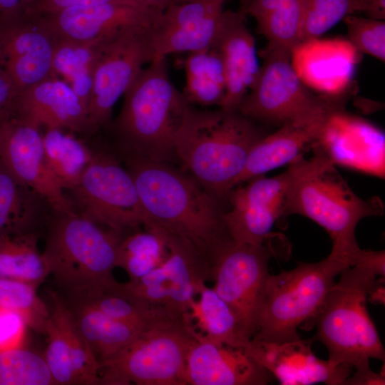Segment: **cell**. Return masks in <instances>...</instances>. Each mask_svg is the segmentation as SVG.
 Returning a JSON list of instances; mask_svg holds the SVG:
<instances>
[{"instance_id":"cell-1","label":"cell","mask_w":385,"mask_h":385,"mask_svg":"<svg viewBox=\"0 0 385 385\" xmlns=\"http://www.w3.org/2000/svg\"><path fill=\"white\" fill-rule=\"evenodd\" d=\"M310 158L299 156L289 163L287 176L284 217L304 216L323 227L332 240L330 257L349 267L360 266L366 250L356 242L355 230L364 217L381 215L379 198L357 196L319 144Z\"/></svg>"},{"instance_id":"cell-2","label":"cell","mask_w":385,"mask_h":385,"mask_svg":"<svg viewBox=\"0 0 385 385\" xmlns=\"http://www.w3.org/2000/svg\"><path fill=\"white\" fill-rule=\"evenodd\" d=\"M116 155L134 181L147 221L189 240L206 257L215 242L230 237L220 201L190 175L168 162Z\"/></svg>"},{"instance_id":"cell-3","label":"cell","mask_w":385,"mask_h":385,"mask_svg":"<svg viewBox=\"0 0 385 385\" xmlns=\"http://www.w3.org/2000/svg\"><path fill=\"white\" fill-rule=\"evenodd\" d=\"M267 133L238 111L188 104L174 149L190 175L221 202L236 186L252 147Z\"/></svg>"},{"instance_id":"cell-4","label":"cell","mask_w":385,"mask_h":385,"mask_svg":"<svg viewBox=\"0 0 385 385\" xmlns=\"http://www.w3.org/2000/svg\"><path fill=\"white\" fill-rule=\"evenodd\" d=\"M123 96L118 115L103 129L113 150L168 163L176 158L175 139L188 103L170 78L165 57L143 68Z\"/></svg>"},{"instance_id":"cell-5","label":"cell","mask_w":385,"mask_h":385,"mask_svg":"<svg viewBox=\"0 0 385 385\" xmlns=\"http://www.w3.org/2000/svg\"><path fill=\"white\" fill-rule=\"evenodd\" d=\"M42 253L49 274L65 294L108 287L116 282L113 271L124 236L74 211L51 209Z\"/></svg>"},{"instance_id":"cell-6","label":"cell","mask_w":385,"mask_h":385,"mask_svg":"<svg viewBox=\"0 0 385 385\" xmlns=\"http://www.w3.org/2000/svg\"><path fill=\"white\" fill-rule=\"evenodd\" d=\"M314 317L316 334L327 349L331 362L351 368L374 359L384 361L385 351L366 308L376 287V274L364 266L340 272Z\"/></svg>"},{"instance_id":"cell-7","label":"cell","mask_w":385,"mask_h":385,"mask_svg":"<svg viewBox=\"0 0 385 385\" xmlns=\"http://www.w3.org/2000/svg\"><path fill=\"white\" fill-rule=\"evenodd\" d=\"M345 263L329 255L269 274L252 339L281 343L300 339L297 328L312 319Z\"/></svg>"},{"instance_id":"cell-8","label":"cell","mask_w":385,"mask_h":385,"mask_svg":"<svg viewBox=\"0 0 385 385\" xmlns=\"http://www.w3.org/2000/svg\"><path fill=\"white\" fill-rule=\"evenodd\" d=\"M88 139L92 159L79 183L64 191L74 212L123 235L143 227L147 217L130 174L108 142Z\"/></svg>"},{"instance_id":"cell-9","label":"cell","mask_w":385,"mask_h":385,"mask_svg":"<svg viewBox=\"0 0 385 385\" xmlns=\"http://www.w3.org/2000/svg\"><path fill=\"white\" fill-rule=\"evenodd\" d=\"M193 339L185 319L144 330L99 364L100 385H188L186 361Z\"/></svg>"},{"instance_id":"cell-10","label":"cell","mask_w":385,"mask_h":385,"mask_svg":"<svg viewBox=\"0 0 385 385\" xmlns=\"http://www.w3.org/2000/svg\"><path fill=\"white\" fill-rule=\"evenodd\" d=\"M257 77L238 107L245 117L260 123L280 126L327 109L345 106L348 93L315 96L298 76L292 53L266 46Z\"/></svg>"},{"instance_id":"cell-11","label":"cell","mask_w":385,"mask_h":385,"mask_svg":"<svg viewBox=\"0 0 385 385\" xmlns=\"http://www.w3.org/2000/svg\"><path fill=\"white\" fill-rule=\"evenodd\" d=\"M272 256L267 242L243 245L230 237L215 242L207 255L213 289L230 307L242 332L250 339L256 332Z\"/></svg>"},{"instance_id":"cell-12","label":"cell","mask_w":385,"mask_h":385,"mask_svg":"<svg viewBox=\"0 0 385 385\" xmlns=\"http://www.w3.org/2000/svg\"><path fill=\"white\" fill-rule=\"evenodd\" d=\"M151 27H130L101 43L92 71L87 108L93 136L108 125L117 101L143 66L153 61Z\"/></svg>"},{"instance_id":"cell-13","label":"cell","mask_w":385,"mask_h":385,"mask_svg":"<svg viewBox=\"0 0 385 385\" xmlns=\"http://www.w3.org/2000/svg\"><path fill=\"white\" fill-rule=\"evenodd\" d=\"M168 232L169 251L165 260L145 276L120 284L152 308L183 319L201 287L211 279V272L207 257L191 242Z\"/></svg>"},{"instance_id":"cell-14","label":"cell","mask_w":385,"mask_h":385,"mask_svg":"<svg viewBox=\"0 0 385 385\" xmlns=\"http://www.w3.org/2000/svg\"><path fill=\"white\" fill-rule=\"evenodd\" d=\"M60 38L41 15L23 10L0 14V49L15 94L53 73Z\"/></svg>"},{"instance_id":"cell-15","label":"cell","mask_w":385,"mask_h":385,"mask_svg":"<svg viewBox=\"0 0 385 385\" xmlns=\"http://www.w3.org/2000/svg\"><path fill=\"white\" fill-rule=\"evenodd\" d=\"M39 126L9 113L0 116V160L21 182L39 193L52 209L74 211L50 172Z\"/></svg>"},{"instance_id":"cell-16","label":"cell","mask_w":385,"mask_h":385,"mask_svg":"<svg viewBox=\"0 0 385 385\" xmlns=\"http://www.w3.org/2000/svg\"><path fill=\"white\" fill-rule=\"evenodd\" d=\"M233 188L224 212L227 233L234 242L259 245L268 240L274 223L284 217L287 176L255 177Z\"/></svg>"},{"instance_id":"cell-17","label":"cell","mask_w":385,"mask_h":385,"mask_svg":"<svg viewBox=\"0 0 385 385\" xmlns=\"http://www.w3.org/2000/svg\"><path fill=\"white\" fill-rule=\"evenodd\" d=\"M163 11L139 4L110 3L41 14L60 40L90 43L137 26H153Z\"/></svg>"},{"instance_id":"cell-18","label":"cell","mask_w":385,"mask_h":385,"mask_svg":"<svg viewBox=\"0 0 385 385\" xmlns=\"http://www.w3.org/2000/svg\"><path fill=\"white\" fill-rule=\"evenodd\" d=\"M10 114L40 128H61L91 138L87 109L71 86L53 76L16 93Z\"/></svg>"},{"instance_id":"cell-19","label":"cell","mask_w":385,"mask_h":385,"mask_svg":"<svg viewBox=\"0 0 385 385\" xmlns=\"http://www.w3.org/2000/svg\"><path fill=\"white\" fill-rule=\"evenodd\" d=\"M313 341L273 343L251 339L245 349L281 384H344L352 368L317 358L312 351Z\"/></svg>"},{"instance_id":"cell-20","label":"cell","mask_w":385,"mask_h":385,"mask_svg":"<svg viewBox=\"0 0 385 385\" xmlns=\"http://www.w3.org/2000/svg\"><path fill=\"white\" fill-rule=\"evenodd\" d=\"M186 361L188 385H265L273 376L245 349L209 342L192 329Z\"/></svg>"},{"instance_id":"cell-21","label":"cell","mask_w":385,"mask_h":385,"mask_svg":"<svg viewBox=\"0 0 385 385\" xmlns=\"http://www.w3.org/2000/svg\"><path fill=\"white\" fill-rule=\"evenodd\" d=\"M344 108L334 107L289 121L267 133L250 150L236 186L303 155L307 147L319 141L329 118Z\"/></svg>"},{"instance_id":"cell-22","label":"cell","mask_w":385,"mask_h":385,"mask_svg":"<svg viewBox=\"0 0 385 385\" xmlns=\"http://www.w3.org/2000/svg\"><path fill=\"white\" fill-rule=\"evenodd\" d=\"M242 12L224 10L215 44L220 51L225 75V93L220 108L237 111L254 84L260 70L254 36Z\"/></svg>"},{"instance_id":"cell-23","label":"cell","mask_w":385,"mask_h":385,"mask_svg":"<svg viewBox=\"0 0 385 385\" xmlns=\"http://www.w3.org/2000/svg\"><path fill=\"white\" fill-rule=\"evenodd\" d=\"M313 41L319 55L314 50V56L299 45L297 46L310 54L309 57L297 48L292 51L307 57L292 53V62L298 76L303 82H307L305 83L322 91L326 70V93L331 96L344 93V89L348 88L358 51L349 41H319L317 38Z\"/></svg>"},{"instance_id":"cell-24","label":"cell","mask_w":385,"mask_h":385,"mask_svg":"<svg viewBox=\"0 0 385 385\" xmlns=\"http://www.w3.org/2000/svg\"><path fill=\"white\" fill-rule=\"evenodd\" d=\"M52 207L0 160V236L44 232Z\"/></svg>"},{"instance_id":"cell-25","label":"cell","mask_w":385,"mask_h":385,"mask_svg":"<svg viewBox=\"0 0 385 385\" xmlns=\"http://www.w3.org/2000/svg\"><path fill=\"white\" fill-rule=\"evenodd\" d=\"M62 297L99 364L118 353L143 332L78 299Z\"/></svg>"},{"instance_id":"cell-26","label":"cell","mask_w":385,"mask_h":385,"mask_svg":"<svg viewBox=\"0 0 385 385\" xmlns=\"http://www.w3.org/2000/svg\"><path fill=\"white\" fill-rule=\"evenodd\" d=\"M185 314L194 331L218 344L246 349L250 339L242 332L230 307L205 283Z\"/></svg>"},{"instance_id":"cell-27","label":"cell","mask_w":385,"mask_h":385,"mask_svg":"<svg viewBox=\"0 0 385 385\" xmlns=\"http://www.w3.org/2000/svg\"><path fill=\"white\" fill-rule=\"evenodd\" d=\"M78 299L108 317L144 331L183 320L157 310L125 292L120 282L81 292L64 294Z\"/></svg>"},{"instance_id":"cell-28","label":"cell","mask_w":385,"mask_h":385,"mask_svg":"<svg viewBox=\"0 0 385 385\" xmlns=\"http://www.w3.org/2000/svg\"><path fill=\"white\" fill-rule=\"evenodd\" d=\"M61 128H45L43 141L47 166L65 191L80 181L93 157L89 139Z\"/></svg>"},{"instance_id":"cell-29","label":"cell","mask_w":385,"mask_h":385,"mask_svg":"<svg viewBox=\"0 0 385 385\" xmlns=\"http://www.w3.org/2000/svg\"><path fill=\"white\" fill-rule=\"evenodd\" d=\"M143 227L124 235L118 245L115 267L123 269L129 280H136L149 274L168 254V230L150 220Z\"/></svg>"},{"instance_id":"cell-30","label":"cell","mask_w":385,"mask_h":385,"mask_svg":"<svg viewBox=\"0 0 385 385\" xmlns=\"http://www.w3.org/2000/svg\"><path fill=\"white\" fill-rule=\"evenodd\" d=\"M184 68L185 85L183 93L188 103L220 108L225 93V75L218 49L213 46L189 53Z\"/></svg>"},{"instance_id":"cell-31","label":"cell","mask_w":385,"mask_h":385,"mask_svg":"<svg viewBox=\"0 0 385 385\" xmlns=\"http://www.w3.org/2000/svg\"><path fill=\"white\" fill-rule=\"evenodd\" d=\"M39 233L0 236V277L38 287L49 275L38 248Z\"/></svg>"},{"instance_id":"cell-32","label":"cell","mask_w":385,"mask_h":385,"mask_svg":"<svg viewBox=\"0 0 385 385\" xmlns=\"http://www.w3.org/2000/svg\"><path fill=\"white\" fill-rule=\"evenodd\" d=\"M219 14L163 31H151L153 59L180 52H196L213 47L221 28Z\"/></svg>"},{"instance_id":"cell-33","label":"cell","mask_w":385,"mask_h":385,"mask_svg":"<svg viewBox=\"0 0 385 385\" xmlns=\"http://www.w3.org/2000/svg\"><path fill=\"white\" fill-rule=\"evenodd\" d=\"M50 312L58 320L69 350L76 384L100 385L99 363L62 295L49 292Z\"/></svg>"},{"instance_id":"cell-34","label":"cell","mask_w":385,"mask_h":385,"mask_svg":"<svg viewBox=\"0 0 385 385\" xmlns=\"http://www.w3.org/2000/svg\"><path fill=\"white\" fill-rule=\"evenodd\" d=\"M79 43L60 40L53 59V73L63 76L88 108L92 71L101 43Z\"/></svg>"},{"instance_id":"cell-35","label":"cell","mask_w":385,"mask_h":385,"mask_svg":"<svg viewBox=\"0 0 385 385\" xmlns=\"http://www.w3.org/2000/svg\"><path fill=\"white\" fill-rule=\"evenodd\" d=\"M0 385H56L43 354L24 346L0 351Z\"/></svg>"},{"instance_id":"cell-36","label":"cell","mask_w":385,"mask_h":385,"mask_svg":"<svg viewBox=\"0 0 385 385\" xmlns=\"http://www.w3.org/2000/svg\"><path fill=\"white\" fill-rule=\"evenodd\" d=\"M38 287L0 277V307L19 314L29 327L44 334L50 309L37 294Z\"/></svg>"},{"instance_id":"cell-37","label":"cell","mask_w":385,"mask_h":385,"mask_svg":"<svg viewBox=\"0 0 385 385\" xmlns=\"http://www.w3.org/2000/svg\"><path fill=\"white\" fill-rule=\"evenodd\" d=\"M365 2L366 0H305L300 43L318 38L347 16L361 12Z\"/></svg>"},{"instance_id":"cell-38","label":"cell","mask_w":385,"mask_h":385,"mask_svg":"<svg viewBox=\"0 0 385 385\" xmlns=\"http://www.w3.org/2000/svg\"><path fill=\"white\" fill-rule=\"evenodd\" d=\"M44 335L48 338V345L43 355L55 384H76L64 334L58 320L51 312Z\"/></svg>"},{"instance_id":"cell-39","label":"cell","mask_w":385,"mask_h":385,"mask_svg":"<svg viewBox=\"0 0 385 385\" xmlns=\"http://www.w3.org/2000/svg\"><path fill=\"white\" fill-rule=\"evenodd\" d=\"M225 0H179L162 11L152 31H163L220 14Z\"/></svg>"},{"instance_id":"cell-40","label":"cell","mask_w":385,"mask_h":385,"mask_svg":"<svg viewBox=\"0 0 385 385\" xmlns=\"http://www.w3.org/2000/svg\"><path fill=\"white\" fill-rule=\"evenodd\" d=\"M349 42L358 51L385 60V22L354 14L344 18Z\"/></svg>"},{"instance_id":"cell-41","label":"cell","mask_w":385,"mask_h":385,"mask_svg":"<svg viewBox=\"0 0 385 385\" xmlns=\"http://www.w3.org/2000/svg\"><path fill=\"white\" fill-rule=\"evenodd\" d=\"M27 327L21 316L0 307V351L23 346Z\"/></svg>"},{"instance_id":"cell-42","label":"cell","mask_w":385,"mask_h":385,"mask_svg":"<svg viewBox=\"0 0 385 385\" xmlns=\"http://www.w3.org/2000/svg\"><path fill=\"white\" fill-rule=\"evenodd\" d=\"M110 3L140 4L137 0H24L23 11L41 15L63 9Z\"/></svg>"},{"instance_id":"cell-43","label":"cell","mask_w":385,"mask_h":385,"mask_svg":"<svg viewBox=\"0 0 385 385\" xmlns=\"http://www.w3.org/2000/svg\"><path fill=\"white\" fill-rule=\"evenodd\" d=\"M299 0H243L240 12L255 21L275 11L283 10Z\"/></svg>"},{"instance_id":"cell-44","label":"cell","mask_w":385,"mask_h":385,"mask_svg":"<svg viewBox=\"0 0 385 385\" xmlns=\"http://www.w3.org/2000/svg\"><path fill=\"white\" fill-rule=\"evenodd\" d=\"M353 376H349L344 384L348 385H381L384 384V375L373 371L369 362H366L355 368Z\"/></svg>"},{"instance_id":"cell-45","label":"cell","mask_w":385,"mask_h":385,"mask_svg":"<svg viewBox=\"0 0 385 385\" xmlns=\"http://www.w3.org/2000/svg\"><path fill=\"white\" fill-rule=\"evenodd\" d=\"M14 95L12 82L4 65L0 63V116L9 110Z\"/></svg>"},{"instance_id":"cell-46","label":"cell","mask_w":385,"mask_h":385,"mask_svg":"<svg viewBox=\"0 0 385 385\" xmlns=\"http://www.w3.org/2000/svg\"><path fill=\"white\" fill-rule=\"evenodd\" d=\"M366 17L384 21L385 19V0H366L364 7L361 11Z\"/></svg>"},{"instance_id":"cell-47","label":"cell","mask_w":385,"mask_h":385,"mask_svg":"<svg viewBox=\"0 0 385 385\" xmlns=\"http://www.w3.org/2000/svg\"><path fill=\"white\" fill-rule=\"evenodd\" d=\"M24 0H0V14L23 10Z\"/></svg>"},{"instance_id":"cell-48","label":"cell","mask_w":385,"mask_h":385,"mask_svg":"<svg viewBox=\"0 0 385 385\" xmlns=\"http://www.w3.org/2000/svg\"><path fill=\"white\" fill-rule=\"evenodd\" d=\"M0 63L3 65L4 64V56L2 54L1 49H0Z\"/></svg>"}]
</instances>
